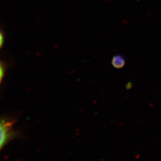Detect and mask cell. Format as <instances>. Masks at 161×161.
<instances>
[{
  "label": "cell",
  "mask_w": 161,
  "mask_h": 161,
  "mask_svg": "<svg viewBox=\"0 0 161 161\" xmlns=\"http://www.w3.org/2000/svg\"><path fill=\"white\" fill-rule=\"evenodd\" d=\"M16 120L7 116L0 117V153L16 136L14 130Z\"/></svg>",
  "instance_id": "obj_1"
},
{
  "label": "cell",
  "mask_w": 161,
  "mask_h": 161,
  "mask_svg": "<svg viewBox=\"0 0 161 161\" xmlns=\"http://www.w3.org/2000/svg\"><path fill=\"white\" fill-rule=\"evenodd\" d=\"M125 60L123 57L121 56H115L113 58L112 64L116 69H121L124 66Z\"/></svg>",
  "instance_id": "obj_2"
},
{
  "label": "cell",
  "mask_w": 161,
  "mask_h": 161,
  "mask_svg": "<svg viewBox=\"0 0 161 161\" xmlns=\"http://www.w3.org/2000/svg\"><path fill=\"white\" fill-rule=\"evenodd\" d=\"M6 68L5 64L0 60V85H2L3 80L5 77V75H6Z\"/></svg>",
  "instance_id": "obj_3"
},
{
  "label": "cell",
  "mask_w": 161,
  "mask_h": 161,
  "mask_svg": "<svg viewBox=\"0 0 161 161\" xmlns=\"http://www.w3.org/2000/svg\"><path fill=\"white\" fill-rule=\"evenodd\" d=\"M3 42H4V36L3 34L2 33V32L0 30V49L2 48L3 44Z\"/></svg>",
  "instance_id": "obj_4"
}]
</instances>
